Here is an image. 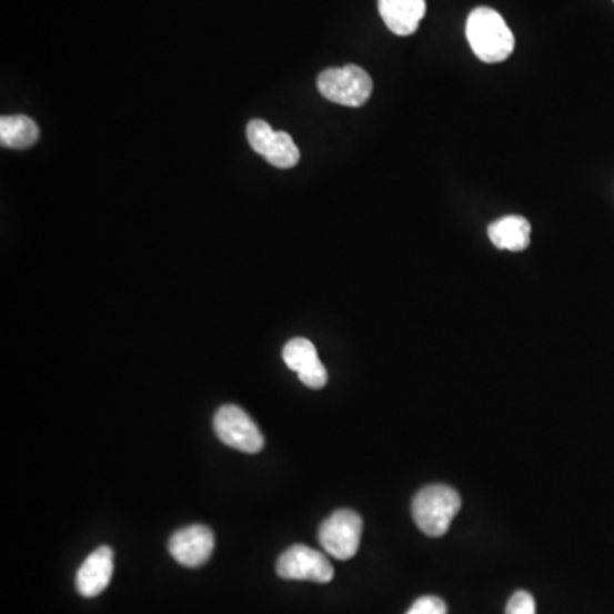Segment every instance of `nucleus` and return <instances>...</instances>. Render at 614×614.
<instances>
[{"mask_svg": "<svg viewBox=\"0 0 614 614\" xmlns=\"http://www.w3.org/2000/svg\"><path fill=\"white\" fill-rule=\"evenodd\" d=\"M361 515L353 511H336L321 524L320 543L328 555L336 560H350L358 555L362 537Z\"/></svg>", "mask_w": 614, "mask_h": 614, "instance_id": "39448f33", "label": "nucleus"}, {"mask_svg": "<svg viewBox=\"0 0 614 614\" xmlns=\"http://www.w3.org/2000/svg\"><path fill=\"white\" fill-rule=\"evenodd\" d=\"M489 238L499 250L524 251L530 246L531 224L521 215H507L490 224Z\"/></svg>", "mask_w": 614, "mask_h": 614, "instance_id": "9b49d317", "label": "nucleus"}, {"mask_svg": "<svg viewBox=\"0 0 614 614\" xmlns=\"http://www.w3.org/2000/svg\"><path fill=\"white\" fill-rule=\"evenodd\" d=\"M372 88L371 76L359 66L332 67L318 78L321 94L342 107H362L371 98Z\"/></svg>", "mask_w": 614, "mask_h": 614, "instance_id": "7ed1b4c3", "label": "nucleus"}, {"mask_svg": "<svg viewBox=\"0 0 614 614\" xmlns=\"http://www.w3.org/2000/svg\"><path fill=\"white\" fill-rule=\"evenodd\" d=\"M460 511V493L447 485L425 486L413 499V519L427 536H444Z\"/></svg>", "mask_w": 614, "mask_h": 614, "instance_id": "f03ea898", "label": "nucleus"}, {"mask_svg": "<svg viewBox=\"0 0 614 614\" xmlns=\"http://www.w3.org/2000/svg\"><path fill=\"white\" fill-rule=\"evenodd\" d=\"M113 577V552L110 546H101L92 552L79 568L76 587L84 597H97L110 585Z\"/></svg>", "mask_w": 614, "mask_h": 614, "instance_id": "1a4fd4ad", "label": "nucleus"}, {"mask_svg": "<svg viewBox=\"0 0 614 614\" xmlns=\"http://www.w3.org/2000/svg\"><path fill=\"white\" fill-rule=\"evenodd\" d=\"M215 537L214 533L207 526L183 527L177 531L170 540V553L180 565L195 566L203 565L209 562L210 556L214 553Z\"/></svg>", "mask_w": 614, "mask_h": 614, "instance_id": "0eeeda50", "label": "nucleus"}, {"mask_svg": "<svg viewBox=\"0 0 614 614\" xmlns=\"http://www.w3.org/2000/svg\"><path fill=\"white\" fill-rule=\"evenodd\" d=\"M283 362L291 371L298 372L301 383L311 390H321L326 386V369L318 358L316 346L310 340H291L288 345L283 346Z\"/></svg>", "mask_w": 614, "mask_h": 614, "instance_id": "6e6552de", "label": "nucleus"}, {"mask_svg": "<svg viewBox=\"0 0 614 614\" xmlns=\"http://www.w3.org/2000/svg\"><path fill=\"white\" fill-rule=\"evenodd\" d=\"M265 159L272 167L289 170V168H294L298 164L301 152H299L298 145L288 132H276Z\"/></svg>", "mask_w": 614, "mask_h": 614, "instance_id": "ddd939ff", "label": "nucleus"}, {"mask_svg": "<svg viewBox=\"0 0 614 614\" xmlns=\"http://www.w3.org/2000/svg\"><path fill=\"white\" fill-rule=\"evenodd\" d=\"M406 614H447L444 601L435 596L420 597Z\"/></svg>", "mask_w": 614, "mask_h": 614, "instance_id": "dca6fc26", "label": "nucleus"}, {"mask_svg": "<svg viewBox=\"0 0 614 614\" xmlns=\"http://www.w3.org/2000/svg\"><path fill=\"white\" fill-rule=\"evenodd\" d=\"M40 130L30 117L9 114L0 118V142L9 149H28L37 144Z\"/></svg>", "mask_w": 614, "mask_h": 614, "instance_id": "f8f14e48", "label": "nucleus"}, {"mask_svg": "<svg viewBox=\"0 0 614 614\" xmlns=\"http://www.w3.org/2000/svg\"><path fill=\"white\" fill-rule=\"evenodd\" d=\"M466 38L471 50L482 62L501 63L514 52L515 38L501 12L476 8L466 21Z\"/></svg>", "mask_w": 614, "mask_h": 614, "instance_id": "f257e3e1", "label": "nucleus"}, {"mask_svg": "<svg viewBox=\"0 0 614 614\" xmlns=\"http://www.w3.org/2000/svg\"><path fill=\"white\" fill-rule=\"evenodd\" d=\"M387 30L397 37H410L419 30L427 4L425 0H378Z\"/></svg>", "mask_w": 614, "mask_h": 614, "instance_id": "9d476101", "label": "nucleus"}, {"mask_svg": "<svg viewBox=\"0 0 614 614\" xmlns=\"http://www.w3.org/2000/svg\"><path fill=\"white\" fill-rule=\"evenodd\" d=\"M505 614H536V601L526 591H517L509 600Z\"/></svg>", "mask_w": 614, "mask_h": 614, "instance_id": "2eb2a0df", "label": "nucleus"}, {"mask_svg": "<svg viewBox=\"0 0 614 614\" xmlns=\"http://www.w3.org/2000/svg\"><path fill=\"white\" fill-rule=\"evenodd\" d=\"M275 130L269 123L263 122V120H253L248 125V142H250L251 149L254 152L265 158L273 139H275Z\"/></svg>", "mask_w": 614, "mask_h": 614, "instance_id": "4468645a", "label": "nucleus"}, {"mask_svg": "<svg viewBox=\"0 0 614 614\" xmlns=\"http://www.w3.org/2000/svg\"><path fill=\"white\" fill-rule=\"evenodd\" d=\"M214 431L221 442L241 453L256 454L265 445V437L250 415L240 406L225 405L214 419Z\"/></svg>", "mask_w": 614, "mask_h": 614, "instance_id": "20e7f679", "label": "nucleus"}, {"mask_svg": "<svg viewBox=\"0 0 614 614\" xmlns=\"http://www.w3.org/2000/svg\"><path fill=\"white\" fill-rule=\"evenodd\" d=\"M276 574L285 581H311L326 584L332 581L335 571L326 555L310 548L294 545L280 555L276 562Z\"/></svg>", "mask_w": 614, "mask_h": 614, "instance_id": "423d86ee", "label": "nucleus"}]
</instances>
